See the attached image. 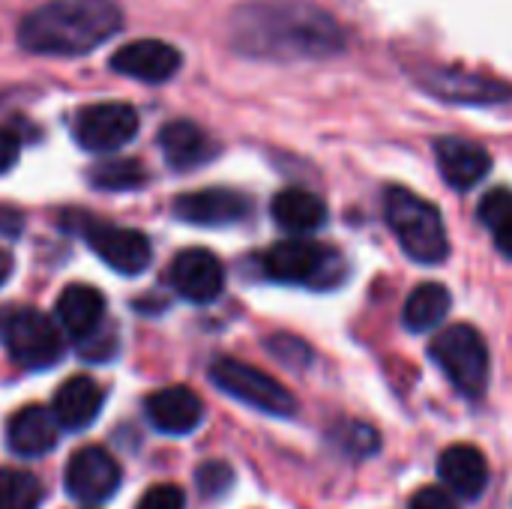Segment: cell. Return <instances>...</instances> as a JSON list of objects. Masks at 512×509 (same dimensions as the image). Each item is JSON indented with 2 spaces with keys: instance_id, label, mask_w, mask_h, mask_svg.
Returning a JSON list of instances; mask_svg holds the SVG:
<instances>
[{
  "instance_id": "6da1fadb",
  "label": "cell",
  "mask_w": 512,
  "mask_h": 509,
  "mask_svg": "<svg viewBox=\"0 0 512 509\" xmlns=\"http://www.w3.org/2000/svg\"><path fill=\"white\" fill-rule=\"evenodd\" d=\"M231 42L240 54L264 60L330 57L345 48L333 15L297 0H255L234 12Z\"/></svg>"
},
{
  "instance_id": "7a4b0ae2",
  "label": "cell",
  "mask_w": 512,
  "mask_h": 509,
  "mask_svg": "<svg viewBox=\"0 0 512 509\" xmlns=\"http://www.w3.org/2000/svg\"><path fill=\"white\" fill-rule=\"evenodd\" d=\"M123 27L114 0H48L18 24V45L45 57H81Z\"/></svg>"
},
{
  "instance_id": "5bb4252c",
  "label": "cell",
  "mask_w": 512,
  "mask_h": 509,
  "mask_svg": "<svg viewBox=\"0 0 512 509\" xmlns=\"http://www.w3.org/2000/svg\"><path fill=\"white\" fill-rule=\"evenodd\" d=\"M417 81L432 96L459 105H495V102H507L512 96V87L507 84L459 69H420Z\"/></svg>"
},
{
  "instance_id": "4dcf8cb0",
  "label": "cell",
  "mask_w": 512,
  "mask_h": 509,
  "mask_svg": "<svg viewBox=\"0 0 512 509\" xmlns=\"http://www.w3.org/2000/svg\"><path fill=\"white\" fill-rule=\"evenodd\" d=\"M492 234H495V243H498V249H501L507 258H512V216L507 219V222H501V225H498Z\"/></svg>"
},
{
  "instance_id": "ba28073f",
  "label": "cell",
  "mask_w": 512,
  "mask_h": 509,
  "mask_svg": "<svg viewBox=\"0 0 512 509\" xmlns=\"http://www.w3.org/2000/svg\"><path fill=\"white\" fill-rule=\"evenodd\" d=\"M138 132V114L126 102H96L75 114L72 135L90 153H114Z\"/></svg>"
},
{
  "instance_id": "9a60e30c",
  "label": "cell",
  "mask_w": 512,
  "mask_h": 509,
  "mask_svg": "<svg viewBox=\"0 0 512 509\" xmlns=\"http://www.w3.org/2000/svg\"><path fill=\"white\" fill-rule=\"evenodd\" d=\"M54 312H57L60 327L69 333V339L84 342V339L96 336L105 321V297L99 288L75 282L60 291Z\"/></svg>"
},
{
  "instance_id": "8fae6325",
  "label": "cell",
  "mask_w": 512,
  "mask_h": 509,
  "mask_svg": "<svg viewBox=\"0 0 512 509\" xmlns=\"http://www.w3.org/2000/svg\"><path fill=\"white\" fill-rule=\"evenodd\" d=\"M108 66L117 75L144 81V84H162L168 78H174L183 66V54L162 42V39H138L129 42L123 48H117L108 60Z\"/></svg>"
},
{
  "instance_id": "f546056e",
  "label": "cell",
  "mask_w": 512,
  "mask_h": 509,
  "mask_svg": "<svg viewBox=\"0 0 512 509\" xmlns=\"http://www.w3.org/2000/svg\"><path fill=\"white\" fill-rule=\"evenodd\" d=\"M18 153H21V144L12 132L0 129V174H6L15 162H18Z\"/></svg>"
},
{
  "instance_id": "83f0119b",
  "label": "cell",
  "mask_w": 512,
  "mask_h": 509,
  "mask_svg": "<svg viewBox=\"0 0 512 509\" xmlns=\"http://www.w3.org/2000/svg\"><path fill=\"white\" fill-rule=\"evenodd\" d=\"M231 483H234V474H231V468L225 462H207V465L198 468V486L210 498L222 495Z\"/></svg>"
},
{
  "instance_id": "2e32d148",
  "label": "cell",
  "mask_w": 512,
  "mask_h": 509,
  "mask_svg": "<svg viewBox=\"0 0 512 509\" xmlns=\"http://www.w3.org/2000/svg\"><path fill=\"white\" fill-rule=\"evenodd\" d=\"M144 411H147V420L153 423V429H159L165 435H189L198 429V423L204 417V405L189 387L156 390L153 396H147Z\"/></svg>"
},
{
  "instance_id": "4fadbf2b",
  "label": "cell",
  "mask_w": 512,
  "mask_h": 509,
  "mask_svg": "<svg viewBox=\"0 0 512 509\" xmlns=\"http://www.w3.org/2000/svg\"><path fill=\"white\" fill-rule=\"evenodd\" d=\"M171 288L189 303H213L225 288V267L207 249H186L171 261Z\"/></svg>"
},
{
  "instance_id": "277c9868",
  "label": "cell",
  "mask_w": 512,
  "mask_h": 509,
  "mask_svg": "<svg viewBox=\"0 0 512 509\" xmlns=\"http://www.w3.org/2000/svg\"><path fill=\"white\" fill-rule=\"evenodd\" d=\"M429 354L444 369V375L450 378V384L462 396L480 399L486 393V384H489V348H486L483 336L474 327H468V324L444 327L432 339Z\"/></svg>"
},
{
  "instance_id": "d6986e66",
  "label": "cell",
  "mask_w": 512,
  "mask_h": 509,
  "mask_svg": "<svg viewBox=\"0 0 512 509\" xmlns=\"http://www.w3.org/2000/svg\"><path fill=\"white\" fill-rule=\"evenodd\" d=\"M438 474L447 483V489L459 498H480L489 486V462L486 456L471 444H453L438 459Z\"/></svg>"
},
{
  "instance_id": "4316f807",
  "label": "cell",
  "mask_w": 512,
  "mask_h": 509,
  "mask_svg": "<svg viewBox=\"0 0 512 509\" xmlns=\"http://www.w3.org/2000/svg\"><path fill=\"white\" fill-rule=\"evenodd\" d=\"M135 509H186V495H183L180 486L162 483V486L147 489V495L138 501Z\"/></svg>"
},
{
  "instance_id": "d4e9b609",
  "label": "cell",
  "mask_w": 512,
  "mask_h": 509,
  "mask_svg": "<svg viewBox=\"0 0 512 509\" xmlns=\"http://www.w3.org/2000/svg\"><path fill=\"white\" fill-rule=\"evenodd\" d=\"M42 486L33 474L0 468V509H39Z\"/></svg>"
},
{
  "instance_id": "d6a6232c",
  "label": "cell",
  "mask_w": 512,
  "mask_h": 509,
  "mask_svg": "<svg viewBox=\"0 0 512 509\" xmlns=\"http://www.w3.org/2000/svg\"><path fill=\"white\" fill-rule=\"evenodd\" d=\"M12 276V255L6 249H0V285Z\"/></svg>"
},
{
  "instance_id": "52a82bcc",
  "label": "cell",
  "mask_w": 512,
  "mask_h": 509,
  "mask_svg": "<svg viewBox=\"0 0 512 509\" xmlns=\"http://www.w3.org/2000/svg\"><path fill=\"white\" fill-rule=\"evenodd\" d=\"M3 342L21 369H51L63 357V339L51 318L36 309H21L3 324Z\"/></svg>"
},
{
  "instance_id": "f1b7e54d",
  "label": "cell",
  "mask_w": 512,
  "mask_h": 509,
  "mask_svg": "<svg viewBox=\"0 0 512 509\" xmlns=\"http://www.w3.org/2000/svg\"><path fill=\"white\" fill-rule=\"evenodd\" d=\"M408 509H456V501H453V495L444 486H423L411 498Z\"/></svg>"
},
{
  "instance_id": "30bf717a",
  "label": "cell",
  "mask_w": 512,
  "mask_h": 509,
  "mask_svg": "<svg viewBox=\"0 0 512 509\" xmlns=\"http://www.w3.org/2000/svg\"><path fill=\"white\" fill-rule=\"evenodd\" d=\"M84 237H87V246L120 276H141L153 261L150 240L135 228L93 222L87 225Z\"/></svg>"
},
{
  "instance_id": "5b68a950",
  "label": "cell",
  "mask_w": 512,
  "mask_h": 509,
  "mask_svg": "<svg viewBox=\"0 0 512 509\" xmlns=\"http://www.w3.org/2000/svg\"><path fill=\"white\" fill-rule=\"evenodd\" d=\"M264 273L285 285L333 288L342 279L345 264H342L339 252H333L321 243L294 237V240H282L264 252Z\"/></svg>"
},
{
  "instance_id": "603a6c76",
  "label": "cell",
  "mask_w": 512,
  "mask_h": 509,
  "mask_svg": "<svg viewBox=\"0 0 512 509\" xmlns=\"http://www.w3.org/2000/svg\"><path fill=\"white\" fill-rule=\"evenodd\" d=\"M450 291L438 282H426V285H417L411 291V297L405 300V309H402V321L411 333H429L435 330L447 312H450Z\"/></svg>"
},
{
  "instance_id": "cb8c5ba5",
  "label": "cell",
  "mask_w": 512,
  "mask_h": 509,
  "mask_svg": "<svg viewBox=\"0 0 512 509\" xmlns=\"http://www.w3.org/2000/svg\"><path fill=\"white\" fill-rule=\"evenodd\" d=\"M90 183L105 192H129L147 183V171L135 159H111L90 168Z\"/></svg>"
},
{
  "instance_id": "484cf974",
  "label": "cell",
  "mask_w": 512,
  "mask_h": 509,
  "mask_svg": "<svg viewBox=\"0 0 512 509\" xmlns=\"http://www.w3.org/2000/svg\"><path fill=\"white\" fill-rule=\"evenodd\" d=\"M477 216H480V222L486 225V228H498L501 222H507L512 216V192L510 189H495V192H489L483 201H480V210H477Z\"/></svg>"
},
{
  "instance_id": "836d02e7",
  "label": "cell",
  "mask_w": 512,
  "mask_h": 509,
  "mask_svg": "<svg viewBox=\"0 0 512 509\" xmlns=\"http://www.w3.org/2000/svg\"><path fill=\"white\" fill-rule=\"evenodd\" d=\"M0 324H3V321H0Z\"/></svg>"
},
{
  "instance_id": "ffe728a7",
  "label": "cell",
  "mask_w": 512,
  "mask_h": 509,
  "mask_svg": "<svg viewBox=\"0 0 512 509\" xmlns=\"http://www.w3.org/2000/svg\"><path fill=\"white\" fill-rule=\"evenodd\" d=\"M159 147L165 162L174 171H192L216 156V144L210 135L192 120H171L159 129Z\"/></svg>"
},
{
  "instance_id": "3957f363",
  "label": "cell",
  "mask_w": 512,
  "mask_h": 509,
  "mask_svg": "<svg viewBox=\"0 0 512 509\" xmlns=\"http://www.w3.org/2000/svg\"><path fill=\"white\" fill-rule=\"evenodd\" d=\"M384 219L399 237L408 258L420 264H441L450 255V240L444 216L435 204L414 195L405 186H390L384 192Z\"/></svg>"
},
{
  "instance_id": "e0dca14e",
  "label": "cell",
  "mask_w": 512,
  "mask_h": 509,
  "mask_svg": "<svg viewBox=\"0 0 512 509\" xmlns=\"http://www.w3.org/2000/svg\"><path fill=\"white\" fill-rule=\"evenodd\" d=\"M102 402H105V390L93 378L75 375V378L63 381L60 390L54 393L51 414H54L57 426H63L69 432H81L99 417Z\"/></svg>"
},
{
  "instance_id": "9c48e42d",
  "label": "cell",
  "mask_w": 512,
  "mask_h": 509,
  "mask_svg": "<svg viewBox=\"0 0 512 509\" xmlns=\"http://www.w3.org/2000/svg\"><path fill=\"white\" fill-rule=\"evenodd\" d=\"M123 471L105 447H81L66 465V492L81 504H102L120 489Z\"/></svg>"
},
{
  "instance_id": "7402d4cb",
  "label": "cell",
  "mask_w": 512,
  "mask_h": 509,
  "mask_svg": "<svg viewBox=\"0 0 512 509\" xmlns=\"http://www.w3.org/2000/svg\"><path fill=\"white\" fill-rule=\"evenodd\" d=\"M273 219L288 234H312L327 219V204L309 189H282L273 198Z\"/></svg>"
},
{
  "instance_id": "ac0fdd59",
  "label": "cell",
  "mask_w": 512,
  "mask_h": 509,
  "mask_svg": "<svg viewBox=\"0 0 512 509\" xmlns=\"http://www.w3.org/2000/svg\"><path fill=\"white\" fill-rule=\"evenodd\" d=\"M435 156L444 180L453 189H474L492 168V156L480 144L465 138H438Z\"/></svg>"
},
{
  "instance_id": "44dd1931",
  "label": "cell",
  "mask_w": 512,
  "mask_h": 509,
  "mask_svg": "<svg viewBox=\"0 0 512 509\" xmlns=\"http://www.w3.org/2000/svg\"><path fill=\"white\" fill-rule=\"evenodd\" d=\"M6 441L12 453L18 456H27V459L45 456L57 444V420L42 405H27L9 420Z\"/></svg>"
},
{
  "instance_id": "8992f818",
  "label": "cell",
  "mask_w": 512,
  "mask_h": 509,
  "mask_svg": "<svg viewBox=\"0 0 512 509\" xmlns=\"http://www.w3.org/2000/svg\"><path fill=\"white\" fill-rule=\"evenodd\" d=\"M210 381L222 393L234 396L237 402H243L255 411H264L273 417H291L297 411V399L291 396V390L285 384H279L273 375H267L243 360L219 357L210 366Z\"/></svg>"
},
{
  "instance_id": "1f68e13d",
  "label": "cell",
  "mask_w": 512,
  "mask_h": 509,
  "mask_svg": "<svg viewBox=\"0 0 512 509\" xmlns=\"http://www.w3.org/2000/svg\"><path fill=\"white\" fill-rule=\"evenodd\" d=\"M0 228H9L12 234L21 228V216L18 213H12V210H0Z\"/></svg>"
},
{
  "instance_id": "7c38bea8",
  "label": "cell",
  "mask_w": 512,
  "mask_h": 509,
  "mask_svg": "<svg viewBox=\"0 0 512 509\" xmlns=\"http://www.w3.org/2000/svg\"><path fill=\"white\" fill-rule=\"evenodd\" d=\"M252 213V204L246 195L234 189H195L174 201V216L186 225L201 228H225L237 225Z\"/></svg>"
}]
</instances>
